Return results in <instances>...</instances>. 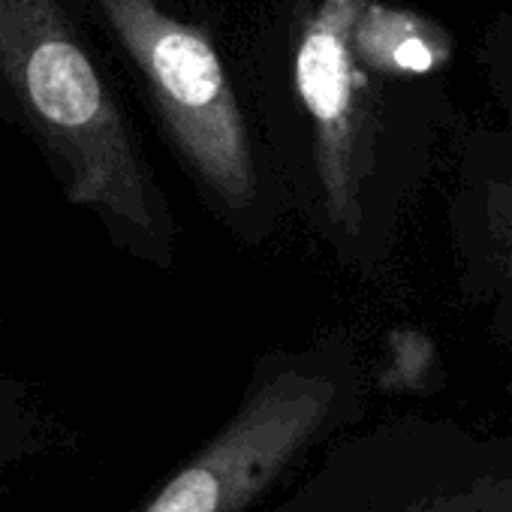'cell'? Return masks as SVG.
Segmentation results:
<instances>
[{
  "label": "cell",
  "mask_w": 512,
  "mask_h": 512,
  "mask_svg": "<svg viewBox=\"0 0 512 512\" xmlns=\"http://www.w3.org/2000/svg\"><path fill=\"white\" fill-rule=\"evenodd\" d=\"M0 94L64 193L160 269L175 229L136 136L61 0H0Z\"/></svg>",
  "instance_id": "cell-1"
},
{
  "label": "cell",
  "mask_w": 512,
  "mask_h": 512,
  "mask_svg": "<svg viewBox=\"0 0 512 512\" xmlns=\"http://www.w3.org/2000/svg\"><path fill=\"white\" fill-rule=\"evenodd\" d=\"M356 404V371L338 347L266 353L226 422L133 512L260 509L335 440Z\"/></svg>",
  "instance_id": "cell-2"
},
{
  "label": "cell",
  "mask_w": 512,
  "mask_h": 512,
  "mask_svg": "<svg viewBox=\"0 0 512 512\" xmlns=\"http://www.w3.org/2000/svg\"><path fill=\"white\" fill-rule=\"evenodd\" d=\"M94 10L148 88L202 190L229 220H256L263 181L244 112L211 40L157 0H94Z\"/></svg>",
  "instance_id": "cell-3"
},
{
  "label": "cell",
  "mask_w": 512,
  "mask_h": 512,
  "mask_svg": "<svg viewBox=\"0 0 512 512\" xmlns=\"http://www.w3.org/2000/svg\"><path fill=\"white\" fill-rule=\"evenodd\" d=\"M260 512H512V470L461 491L401 431H374L326 443Z\"/></svg>",
  "instance_id": "cell-4"
},
{
  "label": "cell",
  "mask_w": 512,
  "mask_h": 512,
  "mask_svg": "<svg viewBox=\"0 0 512 512\" xmlns=\"http://www.w3.org/2000/svg\"><path fill=\"white\" fill-rule=\"evenodd\" d=\"M362 0H314L293 34V82L314 130L317 178L332 223L359 226V190L365 175V112L353 34Z\"/></svg>",
  "instance_id": "cell-5"
},
{
  "label": "cell",
  "mask_w": 512,
  "mask_h": 512,
  "mask_svg": "<svg viewBox=\"0 0 512 512\" xmlns=\"http://www.w3.org/2000/svg\"><path fill=\"white\" fill-rule=\"evenodd\" d=\"M37 446V425L31 422L28 410L4 395V383H0V470L19 464Z\"/></svg>",
  "instance_id": "cell-6"
}]
</instances>
